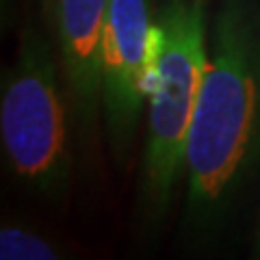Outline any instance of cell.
Returning <instances> with one entry per match:
<instances>
[{
	"label": "cell",
	"mask_w": 260,
	"mask_h": 260,
	"mask_svg": "<svg viewBox=\"0 0 260 260\" xmlns=\"http://www.w3.org/2000/svg\"><path fill=\"white\" fill-rule=\"evenodd\" d=\"M152 0H109L102 39V126L109 150L124 167L135 150L156 65Z\"/></svg>",
	"instance_id": "277c9868"
},
{
	"label": "cell",
	"mask_w": 260,
	"mask_h": 260,
	"mask_svg": "<svg viewBox=\"0 0 260 260\" xmlns=\"http://www.w3.org/2000/svg\"><path fill=\"white\" fill-rule=\"evenodd\" d=\"M63 251L39 232L26 225H3L0 258L3 260H56Z\"/></svg>",
	"instance_id": "8992f818"
},
{
	"label": "cell",
	"mask_w": 260,
	"mask_h": 260,
	"mask_svg": "<svg viewBox=\"0 0 260 260\" xmlns=\"http://www.w3.org/2000/svg\"><path fill=\"white\" fill-rule=\"evenodd\" d=\"M44 5H46V0H44Z\"/></svg>",
	"instance_id": "ba28073f"
},
{
	"label": "cell",
	"mask_w": 260,
	"mask_h": 260,
	"mask_svg": "<svg viewBox=\"0 0 260 260\" xmlns=\"http://www.w3.org/2000/svg\"><path fill=\"white\" fill-rule=\"evenodd\" d=\"M70 115L54 42L24 28L0 83V141L11 174L44 198H61L72 180Z\"/></svg>",
	"instance_id": "3957f363"
},
{
	"label": "cell",
	"mask_w": 260,
	"mask_h": 260,
	"mask_svg": "<svg viewBox=\"0 0 260 260\" xmlns=\"http://www.w3.org/2000/svg\"><path fill=\"white\" fill-rule=\"evenodd\" d=\"M260 172V0H221L186 150L184 217L217 230Z\"/></svg>",
	"instance_id": "6da1fadb"
},
{
	"label": "cell",
	"mask_w": 260,
	"mask_h": 260,
	"mask_svg": "<svg viewBox=\"0 0 260 260\" xmlns=\"http://www.w3.org/2000/svg\"><path fill=\"white\" fill-rule=\"evenodd\" d=\"M251 258L260 260V215H258V221L254 228V237H251Z\"/></svg>",
	"instance_id": "52a82bcc"
},
{
	"label": "cell",
	"mask_w": 260,
	"mask_h": 260,
	"mask_svg": "<svg viewBox=\"0 0 260 260\" xmlns=\"http://www.w3.org/2000/svg\"><path fill=\"white\" fill-rule=\"evenodd\" d=\"M208 24L204 0H162L156 11L158 48L139 162V213L145 225H158L184 186L186 150L208 59Z\"/></svg>",
	"instance_id": "7a4b0ae2"
},
{
	"label": "cell",
	"mask_w": 260,
	"mask_h": 260,
	"mask_svg": "<svg viewBox=\"0 0 260 260\" xmlns=\"http://www.w3.org/2000/svg\"><path fill=\"white\" fill-rule=\"evenodd\" d=\"M70 113L85 137L102 119V39L109 0H46Z\"/></svg>",
	"instance_id": "5b68a950"
}]
</instances>
